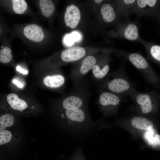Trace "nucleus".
<instances>
[{
	"label": "nucleus",
	"instance_id": "423d86ee",
	"mask_svg": "<svg viewBox=\"0 0 160 160\" xmlns=\"http://www.w3.org/2000/svg\"><path fill=\"white\" fill-rule=\"evenodd\" d=\"M97 103L102 112L106 115L114 112L125 97L122 95L100 89H97Z\"/></svg>",
	"mask_w": 160,
	"mask_h": 160
},
{
	"label": "nucleus",
	"instance_id": "a878e982",
	"mask_svg": "<svg viewBox=\"0 0 160 160\" xmlns=\"http://www.w3.org/2000/svg\"><path fill=\"white\" fill-rule=\"evenodd\" d=\"M12 82L14 84L19 88H22L23 86V84L19 80L16 78L12 80Z\"/></svg>",
	"mask_w": 160,
	"mask_h": 160
},
{
	"label": "nucleus",
	"instance_id": "aec40b11",
	"mask_svg": "<svg viewBox=\"0 0 160 160\" xmlns=\"http://www.w3.org/2000/svg\"><path fill=\"white\" fill-rule=\"evenodd\" d=\"M39 4L41 12L44 16L49 17L54 13L55 8L51 0H40Z\"/></svg>",
	"mask_w": 160,
	"mask_h": 160
},
{
	"label": "nucleus",
	"instance_id": "ddd939ff",
	"mask_svg": "<svg viewBox=\"0 0 160 160\" xmlns=\"http://www.w3.org/2000/svg\"><path fill=\"white\" fill-rule=\"evenodd\" d=\"M113 6L110 3H106L100 8L101 16L105 23L110 24L115 22L117 24L121 21L118 15L116 4L115 7Z\"/></svg>",
	"mask_w": 160,
	"mask_h": 160
},
{
	"label": "nucleus",
	"instance_id": "9b49d317",
	"mask_svg": "<svg viewBox=\"0 0 160 160\" xmlns=\"http://www.w3.org/2000/svg\"><path fill=\"white\" fill-rule=\"evenodd\" d=\"M157 2L156 0H136L132 14L139 17L149 16L152 13Z\"/></svg>",
	"mask_w": 160,
	"mask_h": 160
},
{
	"label": "nucleus",
	"instance_id": "393cba45",
	"mask_svg": "<svg viewBox=\"0 0 160 160\" xmlns=\"http://www.w3.org/2000/svg\"><path fill=\"white\" fill-rule=\"evenodd\" d=\"M12 137L10 132L6 130H3L0 132V145H2L9 142Z\"/></svg>",
	"mask_w": 160,
	"mask_h": 160
},
{
	"label": "nucleus",
	"instance_id": "20e7f679",
	"mask_svg": "<svg viewBox=\"0 0 160 160\" xmlns=\"http://www.w3.org/2000/svg\"><path fill=\"white\" fill-rule=\"evenodd\" d=\"M118 55L123 57L129 61L140 72L146 81L154 83V76L149 63L142 54L138 52H129L120 51Z\"/></svg>",
	"mask_w": 160,
	"mask_h": 160
},
{
	"label": "nucleus",
	"instance_id": "cd10ccee",
	"mask_svg": "<svg viewBox=\"0 0 160 160\" xmlns=\"http://www.w3.org/2000/svg\"><path fill=\"white\" fill-rule=\"evenodd\" d=\"M103 1L102 0H95L94 1V2L97 4H100V3L101 2Z\"/></svg>",
	"mask_w": 160,
	"mask_h": 160
},
{
	"label": "nucleus",
	"instance_id": "7ed1b4c3",
	"mask_svg": "<svg viewBox=\"0 0 160 160\" xmlns=\"http://www.w3.org/2000/svg\"><path fill=\"white\" fill-rule=\"evenodd\" d=\"M89 54L82 59L74 63L72 65L70 77L72 81L73 87L76 86L84 81V76L91 70L101 57Z\"/></svg>",
	"mask_w": 160,
	"mask_h": 160
},
{
	"label": "nucleus",
	"instance_id": "bb28decb",
	"mask_svg": "<svg viewBox=\"0 0 160 160\" xmlns=\"http://www.w3.org/2000/svg\"><path fill=\"white\" fill-rule=\"evenodd\" d=\"M16 70L20 73H22L23 74H27L28 73V71L27 70H25L22 68L20 66H17L16 68Z\"/></svg>",
	"mask_w": 160,
	"mask_h": 160
},
{
	"label": "nucleus",
	"instance_id": "39448f33",
	"mask_svg": "<svg viewBox=\"0 0 160 160\" xmlns=\"http://www.w3.org/2000/svg\"><path fill=\"white\" fill-rule=\"evenodd\" d=\"M139 27L137 21L127 20L119 23L116 28L109 33L118 38L138 41L141 37L139 33Z\"/></svg>",
	"mask_w": 160,
	"mask_h": 160
},
{
	"label": "nucleus",
	"instance_id": "f8f14e48",
	"mask_svg": "<svg viewBox=\"0 0 160 160\" xmlns=\"http://www.w3.org/2000/svg\"><path fill=\"white\" fill-rule=\"evenodd\" d=\"M64 17L66 25L71 29L75 28L78 25L81 18L79 9L73 4L68 6L66 8Z\"/></svg>",
	"mask_w": 160,
	"mask_h": 160
},
{
	"label": "nucleus",
	"instance_id": "6ab92c4d",
	"mask_svg": "<svg viewBox=\"0 0 160 160\" xmlns=\"http://www.w3.org/2000/svg\"><path fill=\"white\" fill-rule=\"evenodd\" d=\"M7 99L11 108L14 110L22 111L28 107L27 103L19 98L15 94L12 93L8 94Z\"/></svg>",
	"mask_w": 160,
	"mask_h": 160
},
{
	"label": "nucleus",
	"instance_id": "412c9836",
	"mask_svg": "<svg viewBox=\"0 0 160 160\" xmlns=\"http://www.w3.org/2000/svg\"><path fill=\"white\" fill-rule=\"evenodd\" d=\"M14 117L9 114H4L0 117V130H4L7 127L11 126L13 124Z\"/></svg>",
	"mask_w": 160,
	"mask_h": 160
},
{
	"label": "nucleus",
	"instance_id": "5701e85b",
	"mask_svg": "<svg viewBox=\"0 0 160 160\" xmlns=\"http://www.w3.org/2000/svg\"><path fill=\"white\" fill-rule=\"evenodd\" d=\"M12 57L11 51L8 47H4L0 50V61L3 63H7L11 61Z\"/></svg>",
	"mask_w": 160,
	"mask_h": 160
},
{
	"label": "nucleus",
	"instance_id": "2eb2a0df",
	"mask_svg": "<svg viewBox=\"0 0 160 160\" xmlns=\"http://www.w3.org/2000/svg\"><path fill=\"white\" fill-rule=\"evenodd\" d=\"M23 33L27 38L35 42L40 41L44 38L41 28L35 24H31L25 26L23 29Z\"/></svg>",
	"mask_w": 160,
	"mask_h": 160
},
{
	"label": "nucleus",
	"instance_id": "f3484780",
	"mask_svg": "<svg viewBox=\"0 0 160 160\" xmlns=\"http://www.w3.org/2000/svg\"><path fill=\"white\" fill-rule=\"evenodd\" d=\"M65 79L63 75L55 73L45 77L43 80L44 83L47 87L52 89L60 88L65 83Z\"/></svg>",
	"mask_w": 160,
	"mask_h": 160
},
{
	"label": "nucleus",
	"instance_id": "4be33fe9",
	"mask_svg": "<svg viewBox=\"0 0 160 160\" xmlns=\"http://www.w3.org/2000/svg\"><path fill=\"white\" fill-rule=\"evenodd\" d=\"M13 9L14 11L18 14H23L26 10L27 5L24 0H13Z\"/></svg>",
	"mask_w": 160,
	"mask_h": 160
},
{
	"label": "nucleus",
	"instance_id": "4468645a",
	"mask_svg": "<svg viewBox=\"0 0 160 160\" xmlns=\"http://www.w3.org/2000/svg\"><path fill=\"white\" fill-rule=\"evenodd\" d=\"M136 0H121L116 1L118 16L121 20H129Z\"/></svg>",
	"mask_w": 160,
	"mask_h": 160
},
{
	"label": "nucleus",
	"instance_id": "a211bd4d",
	"mask_svg": "<svg viewBox=\"0 0 160 160\" xmlns=\"http://www.w3.org/2000/svg\"><path fill=\"white\" fill-rule=\"evenodd\" d=\"M131 121L132 125L138 129L148 131L152 129L153 127L152 121L143 117L134 116L132 118Z\"/></svg>",
	"mask_w": 160,
	"mask_h": 160
},
{
	"label": "nucleus",
	"instance_id": "f257e3e1",
	"mask_svg": "<svg viewBox=\"0 0 160 160\" xmlns=\"http://www.w3.org/2000/svg\"><path fill=\"white\" fill-rule=\"evenodd\" d=\"M97 89H104L116 94L131 97L137 91L135 84L127 74L122 63L116 71L109 72L103 80L96 84Z\"/></svg>",
	"mask_w": 160,
	"mask_h": 160
},
{
	"label": "nucleus",
	"instance_id": "0eeeda50",
	"mask_svg": "<svg viewBox=\"0 0 160 160\" xmlns=\"http://www.w3.org/2000/svg\"><path fill=\"white\" fill-rule=\"evenodd\" d=\"M111 50L103 52L100 59L92 69V76L97 82L104 79L109 73Z\"/></svg>",
	"mask_w": 160,
	"mask_h": 160
},
{
	"label": "nucleus",
	"instance_id": "6e6552de",
	"mask_svg": "<svg viewBox=\"0 0 160 160\" xmlns=\"http://www.w3.org/2000/svg\"><path fill=\"white\" fill-rule=\"evenodd\" d=\"M153 96L150 92L137 91L131 97L140 109L142 113L148 114L152 112L153 108Z\"/></svg>",
	"mask_w": 160,
	"mask_h": 160
},
{
	"label": "nucleus",
	"instance_id": "f03ea898",
	"mask_svg": "<svg viewBox=\"0 0 160 160\" xmlns=\"http://www.w3.org/2000/svg\"><path fill=\"white\" fill-rule=\"evenodd\" d=\"M74 87L71 93L62 101L64 110L87 108L91 95L88 85L84 82Z\"/></svg>",
	"mask_w": 160,
	"mask_h": 160
},
{
	"label": "nucleus",
	"instance_id": "1a4fd4ad",
	"mask_svg": "<svg viewBox=\"0 0 160 160\" xmlns=\"http://www.w3.org/2000/svg\"><path fill=\"white\" fill-rule=\"evenodd\" d=\"M92 52L82 47H73L63 50L60 54V58L63 63H74Z\"/></svg>",
	"mask_w": 160,
	"mask_h": 160
},
{
	"label": "nucleus",
	"instance_id": "dca6fc26",
	"mask_svg": "<svg viewBox=\"0 0 160 160\" xmlns=\"http://www.w3.org/2000/svg\"><path fill=\"white\" fill-rule=\"evenodd\" d=\"M144 47L147 53V58L153 59L160 62V46L152 45L141 37L138 41Z\"/></svg>",
	"mask_w": 160,
	"mask_h": 160
},
{
	"label": "nucleus",
	"instance_id": "b1692460",
	"mask_svg": "<svg viewBox=\"0 0 160 160\" xmlns=\"http://www.w3.org/2000/svg\"><path fill=\"white\" fill-rule=\"evenodd\" d=\"M151 129L147 132L146 137L148 141V143L150 145L160 146V135L156 134L153 136V132Z\"/></svg>",
	"mask_w": 160,
	"mask_h": 160
},
{
	"label": "nucleus",
	"instance_id": "9d476101",
	"mask_svg": "<svg viewBox=\"0 0 160 160\" xmlns=\"http://www.w3.org/2000/svg\"><path fill=\"white\" fill-rule=\"evenodd\" d=\"M61 115L69 124L72 125L79 124L85 122L89 116L87 108L65 110Z\"/></svg>",
	"mask_w": 160,
	"mask_h": 160
}]
</instances>
